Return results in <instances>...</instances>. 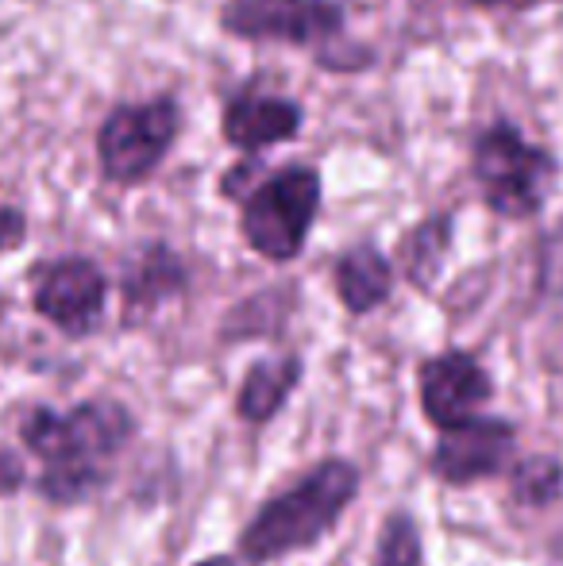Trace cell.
<instances>
[{
  "label": "cell",
  "mask_w": 563,
  "mask_h": 566,
  "mask_svg": "<svg viewBox=\"0 0 563 566\" xmlns=\"http://www.w3.org/2000/svg\"><path fill=\"white\" fill-rule=\"evenodd\" d=\"M513 454V424L494 417H475L467 424L440 432L432 451V474L448 485H471L505 470Z\"/></svg>",
  "instance_id": "cell-10"
},
{
  "label": "cell",
  "mask_w": 563,
  "mask_h": 566,
  "mask_svg": "<svg viewBox=\"0 0 563 566\" xmlns=\"http://www.w3.org/2000/svg\"><path fill=\"white\" fill-rule=\"evenodd\" d=\"M324 197V178L316 166L290 163L267 170L263 181L240 201V235L259 259L293 262L309 243Z\"/></svg>",
  "instance_id": "cell-4"
},
{
  "label": "cell",
  "mask_w": 563,
  "mask_h": 566,
  "mask_svg": "<svg viewBox=\"0 0 563 566\" xmlns=\"http://www.w3.org/2000/svg\"><path fill=\"white\" fill-rule=\"evenodd\" d=\"M332 282H336L340 305L352 316H367L383 308L394 293V262L383 254L375 239H359L352 243L332 266Z\"/></svg>",
  "instance_id": "cell-12"
},
{
  "label": "cell",
  "mask_w": 563,
  "mask_h": 566,
  "mask_svg": "<svg viewBox=\"0 0 563 566\" xmlns=\"http://www.w3.org/2000/svg\"><path fill=\"white\" fill-rule=\"evenodd\" d=\"M305 363L298 355H279L256 363L240 381V394H236V412H240L248 424H267L282 412V405L290 401V394L298 389Z\"/></svg>",
  "instance_id": "cell-13"
},
{
  "label": "cell",
  "mask_w": 563,
  "mask_h": 566,
  "mask_svg": "<svg viewBox=\"0 0 563 566\" xmlns=\"http://www.w3.org/2000/svg\"><path fill=\"white\" fill-rule=\"evenodd\" d=\"M475 8H487V12H525V8H541V4H556V0H467Z\"/></svg>",
  "instance_id": "cell-20"
},
{
  "label": "cell",
  "mask_w": 563,
  "mask_h": 566,
  "mask_svg": "<svg viewBox=\"0 0 563 566\" xmlns=\"http://www.w3.org/2000/svg\"><path fill=\"white\" fill-rule=\"evenodd\" d=\"M128 409L116 401H82L66 412L31 409L20 424L23 448L43 462L39 493L54 505H74L97 493L108 478V462L132 440Z\"/></svg>",
  "instance_id": "cell-1"
},
{
  "label": "cell",
  "mask_w": 563,
  "mask_h": 566,
  "mask_svg": "<svg viewBox=\"0 0 563 566\" xmlns=\"http://www.w3.org/2000/svg\"><path fill=\"white\" fill-rule=\"evenodd\" d=\"M194 566H240V563L228 559V555H209V559H197Z\"/></svg>",
  "instance_id": "cell-21"
},
{
  "label": "cell",
  "mask_w": 563,
  "mask_h": 566,
  "mask_svg": "<svg viewBox=\"0 0 563 566\" xmlns=\"http://www.w3.org/2000/svg\"><path fill=\"white\" fill-rule=\"evenodd\" d=\"M536 285L544 297L563 301V220L544 235L541 243V262H536Z\"/></svg>",
  "instance_id": "cell-17"
},
{
  "label": "cell",
  "mask_w": 563,
  "mask_h": 566,
  "mask_svg": "<svg viewBox=\"0 0 563 566\" xmlns=\"http://www.w3.org/2000/svg\"><path fill=\"white\" fill-rule=\"evenodd\" d=\"M421 409L440 432L467 424L479 417V409L490 401L494 386L490 374L482 370V363L467 350H444L421 363Z\"/></svg>",
  "instance_id": "cell-9"
},
{
  "label": "cell",
  "mask_w": 563,
  "mask_h": 566,
  "mask_svg": "<svg viewBox=\"0 0 563 566\" xmlns=\"http://www.w3.org/2000/svg\"><path fill=\"white\" fill-rule=\"evenodd\" d=\"M256 174H263V163H259V158H251V155H240V163L225 170V181H220V197H228V201L240 205L243 197H248L251 189L263 181V178H256Z\"/></svg>",
  "instance_id": "cell-18"
},
{
  "label": "cell",
  "mask_w": 563,
  "mask_h": 566,
  "mask_svg": "<svg viewBox=\"0 0 563 566\" xmlns=\"http://www.w3.org/2000/svg\"><path fill=\"white\" fill-rule=\"evenodd\" d=\"M108 305V277L85 254L51 259L31 277V308L62 336L82 339L97 332Z\"/></svg>",
  "instance_id": "cell-7"
},
{
  "label": "cell",
  "mask_w": 563,
  "mask_h": 566,
  "mask_svg": "<svg viewBox=\"0 0 563 566\" xmlns=\"http://www.w3.org/2000/svg\"><path fill=\"white\" fill-rule=\"evenodd\" d=\"M375 566H421V532L409 513H390L383 521Z\"/></svg>",
  "instance_id": "cell-16"
},
{
  "label": "cell",
  "mask_w": 563,
  "mask_h": 566,
  "mask_svg": "<svg viewBox=\"0 0 563 566\" xmlns=\"http://www.w3.org/2000/svg\"><path fill=\"white\" fill-rule=\"evenodd\" d=\"M186 127L174 93H155L147 101H124L113 105L97 127V166L108 186L139 189L163 170L178 135Z\"/></svg>",
  "instance_id": "cell-5"
},
{
  "label": "cell",
  "mask_w": 563,
  "mask_h": 566,
  "mask_svg": "<svg viewBox=\"0 0 563 566\" xmlns=\"http://www.w3.org/2000/svg\"><path fill=\"white\" fill-rule=\"evenodd\" d=\"M563 490V467L549 454H536L513 467V497L525 505H549Z\"/></svg>",
  "instance_id": "cell-15"
},
{
  "label": "cell",
  "mask_w": 563,
  "mask_h": 566,
  "mask_svg": "<svg viewBox=\"0 0 563 566\" xmlns=\"http://www.w3.org/2000/svg\"><path fill=\"white\" fill-rule=\"evenodd\" d=\"M186 285H189L186 259L170 243H163V239H150V243L136 247L121 274V293H124V305H128V316L155 313L158 305L181 297Z\"/></svg>",
  "instance_id": "cell-11"
},
{
  "label": "cell",
  "mask_w": 563,
  "mask_h": 566,
  "mask_svg": "<svg viewBox=\"0 0 563 566\" xmlns=\"http://www.w3.org/2000/svg\"><path fill=\"white\" fill-rule=\"evenodd\" d=\"M28 243V217L15 205H0V254H12Z\"/></svg>",
  "instance_id": "cell-19"
},
{
  "label": "cell",
  "mask_w": 563,
  "mask_h": 566,
  "mask_svg": "<svg viewBox=\"0 0 563 566\" xmlns=\"http://www.w3.org/2000/svg\"><path fill=\"white\" fill-rule=\"evenodd\" d=\"M451 231H456V217L451 212H432V217H425L421 224L406 231V239L398 243V270L409 285L432 290L444 262H448Z\"/></svg>",
  "instance_id": "cell-14"
},
{
  "label": "cell",
  "mask_w": 563,
  "mask_h": 566,
  "mask_svg": "<svg viewBox=\"0 0 563 566\" xmlns=\"http://www.w3.org/2000/svg\"><path fill=\"white\" fill-rule=\"evenodd\" d=\"M560 158L533 143L513 119H494L471 143V178L494 217L529 220L556 186Z\"/></svg>",
  "instance_id": "cell-3"
},
{
  "label": "cell",
  "mask_w": 563,
  "mask_h": 566,
  "mask_svg": "<svg viewBox=\"0 0 563 566\" xmlns=\"http://www.w3.org/2000/svg\"><path fill=\"white\" fill-rule=\"evenodd\" d=\"M225 35L243 43H279L313 46L321 59L344 35L347 4L344 0H225L217 12Z\"/></svg>",
  "instance_id": "cell-6"
},
{
  "label": "cell",
  "mask_w": 563,
  "mask_h": 566,
  "mask_svg": "<svg viewBox=\"0 0 563 566\" xmlns=\"http://www.w3.org/2000/svg\"><path fill=\"white\" fill-rule=\"evenodd\" d=\"M359 493V470L347 459H324L282 493L267 497L243 524L240 552L248 563H279L293 552L321 544L352 509Z\"/></svg>",
  "instance_id": "cell-2"
},
{
  "label": "cell",
  "mask_w": 563,
  "mask_h": 566,
  "mask_svg": "<svg viewBox=\"0 0 563 566\" xmlns=\"http://www.w3.org/2000/svg\"><path fill=\"white\" fill-rule=\"evenodd\" d=\"M305 127V108L301 101L285 97V93L259 90V85H240L232 97L225 101L220 113V135L228 147L240 155H267L271 147L293 143Z\"/></svg>",
  "instance_id": "cell-8"
}]
</instances>
